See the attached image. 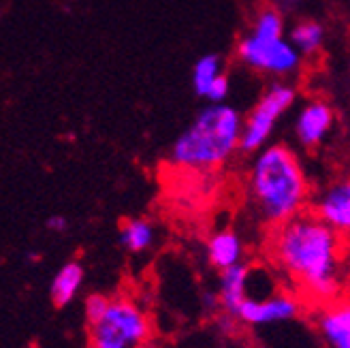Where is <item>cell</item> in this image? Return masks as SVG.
Returning <instances> with one entry per match:
<instances>
[{
    "label": "cell",
    "mask_w": 350,
    "mask_h": 348,
    "mask_svg": "<svg viewBox=\"0 0 350 348\" xmlns=\"http://www.w3.org/2000/svg\"><path fill=\"white\" fill-rule=\"evenodd\" d=\"M241 113L226 103H209L171 146L175 169L209 173L226 165L239 152Z\"/></svg>",
    "instance_id": "obj_3"
},
{
    "label": "cell",
    "mask_w": 350,
    "mask_h": 348,
    "mask_svg": "<svg viewBox=\"0 0 350 348\" xmlns=\"http://www.w3.org/2000/svg\"><path fill=\"white\" fill-rule=\"evenodd\" d=\"M237 58L252 71L271 77H288L299 71L301 54L286 37L282 11L265 7L256 13L250 30L237 43Z\"/></svg>",
    "instance_id": "obj_4"
},
{
    "label": "cell",
    "mask_w": 350,
    "mask_h": 348,
    "mask_svg": "<svg viewBox=\"0 0 350 348\" xmlns=\"http://www.w3.org/2000/svg\"><path fill=\"white\" fill-rule=\"evenodd\" d=\"M317 329L327 348H350V299L317 308Z\"/></svg>",
    "instance_id": "obj_10"
},
{
    "label": "cell",
    "mask_w": 350,
    "mask_h": 348,
    "mask_svg": "<svg viewBox=\"0 0 350 348\" xmlns=\"http://www.w3.org/2000/svg\"><path fill=\"white\" fill-rule=\"evenodd\" d=\"M344 239L310 210L269 229L267 256L310 306H325L340 299Z\"/></svg>",
    "instance_id": "obj_1"
},
{
    "label": "cell",
    "mask_w": 350,
    "mask_h": 348,
    "mask_svg": "<svg viewBox=\"0 0 350 348\" xmlns=\"http://www.w3.org/2000/svg\"><path fill=\"white\" fill-rule=\"evenodd\" d=\"M310 212L317 214L344 241H350V176L323 188L310 201Z\"/></svg>",
    "instance_id": "obj_8"
},
{
    "label": "cell",
    "mask_w": 350,
    "mask_h": 348,
    "mask_svg": "<svg viewBox=\"0 0 350 348\" xmlns=\"http://www.w3.org/2000/svg\"><path fill=\"white\" fill-rule=\"evenodd\" d=\"M226 75L224 64L218 54H205L201 56L195 64H192V90L197 96L207 98V94L212 92V88L218 83V79Z\"/></svg>",
    "instance_id": "obj_16"
},
{
    "label": "cell",
    "mask_w": 350,
    "mask_h": 348,
    "mask_svg": "<svg viewBox=\"0 0 350 348\" xmlns=\"http://www.w3.org/2000/svg\"><path fill=\"white\" fill-rule=\"evenodd\" d=\"M250 263H239L220 271V284H218V302L220 312L235 317L237 308L248 299V282H250Z\"/></svg>",
    "instance_id": "obj_11"
},
{
    "label": "cell",
    "mask_w": 350,
    "mask_h": 348,
    "mask_svg": "<svg viewBox=\"0 0 350 348\" xmlns=\"http://www.w3.org/2000/svg\"><path fill=\"white\" fill-rule=\"evenodd\" d=\"M45 227L54 233H64L68 229V220L64 216H51V218H47Z\"/></svg>",
    "instance_id": "obj_18"
},
{
    "label": "cell",
    "mask_w": 350,
    "mask_h": 348,
    "mask_svg": "<svg viewBox=\"0 0 350 348\" xmlns=\"http://www.w3.org/2000/svg\"><path fill=\"white\" fill-rule=\"evenodd\" d=\"M325 26L319 20H299L291 26L286 37L291 45L304 56H317L325 45Z\"/></svg>",
    "instance_id": "obj_14"
},
{
    "label": "cell",
    "mask_w": 350,
    "mask_h": 348,
    "mask_svg": "<svg viewBox=\"0 0 350 348\" xmlns=\"http://www.w3.org/2000/svg\"><path fill=\"white\" fill-rule=\"evenodd\" d=\"M0 20H3V11H0Z\"/></svg>",
    "instance_id": "obj_20"
},
{
    "label": "cell",
    "mask_w": 350,
    "mask_h": 348,
    "mask_svg": "<svg viewBox=\"0 0 350 348\" xmlns=\"http://www.w3.org/2000/svg\"><path fill=\"white\" fill-rule=\"evenodd\" d=\"M205 252L212 267H216L218 271H224V269L243 263L246 246H243L241 237L233 229H220L209 235L205 243Z\"/></svg>",
    "instance_id": "obj_12"
},
{
    "label": "cell",
    "mask_w": 350,
    "mask_h": 348,
    "mask_svg": "<svg viewBox=\"0 0 350 348\" xmlns=\"http://www.w3.org/2000/svg\"><path fill=\"white\" fill-rule=\"evenodd\" d=\"M83 278L85 271L79 260H68V263L62 265V269L54 276L49 286V297L56 308H64L77 297L83 286Z\"/></svg>",
    "instance_id": "obj_13"
},
{
    "label": "cell",
    "mask_w": 350,
    "mask_h": 348,
    "mask_svg": "<svg viewBox=\"0 0 350 348\" xmlns=\"http://www.w3.org/2000/svg\"><path fill=\"white\" fill-rule=\"evenodd\" d=\"M120 246L133 254L146 252L154 246L156 227L146 218H126L120 224Z\"/></svg>",
    "instance_id": "obj_15"
},
{
    "label": "cell",
    "mask_w": 350,
    "mask_h": 348,
    "mask_svg": "<svg viewBox=\"0 0 350 348\" xmlns=\"http://www.w3.org/2000/svg\"><path fill=\"white\" fill-rule=\"evenodd\" d=\"M246 186L252 212L269 229L310 210L308 173L295 150L284 144H269L254 154Z\"/></svg>",
    "instance_id": "obj_2"
},
{
    "label": "cell",
    "mask_w": 350,
    "mask_h": 348,
    "mask_svg": "<svg viewBox=\"0 0 350 348\" xmlns=\"http://www.w3.org/2000/svg\"><path fill=\"white\" fill-rule=\"evenodd\" d=\"M142 348H165L163 344H159V342H154V340H150L148 344H144Z\"/></svg>",
    "instance_id": "obj_19"
},
{
    "label": "cell",
    "mask_w": 350,
    "mask_h": 348,
    "mask_svg": "<svg viewBox=\"0 0 350 348\" xmlns=\"http://www.w3.org/2000/svg\"><path fill=\"white\" fill-rule=\"evenodd\" d=\"M154 325L146 308L129 295H113L109 306L92 325H88L90 348H142L152 340Z\"/></svg>",
    "instance_id": "obj_5"
},
{
    "label": "cell",
    "mask_w": 350,
    "mask_h": 348,
    "mask_svg": "<svg viewBox=\"0 0 350 348\" xmlns=\"http://www.w3.org/2000/svg\"><path fill=\"white\" fill-rule=\"evenodd\" d=\"M109 306V295H103V293H92L88 295V299L83 304V312H85V323L92 325L96 319L103 317V312L107 310Z\"/></svg>",
    "instance_id": "obj_17"
},
{
    "label": "cell",
    "mask_w": 350,
    "mask_h": 348,
    "mask_svg": "<svg viewBox=\"0 0 350 348\" xmlns=\"http://www.w3.org/2000/svg\"><path fill=\"white\" fill-rule=\"evenodd\" d=\"M336 124V111L323 98H312L306 105L297 111L295 116V139L299 142V146L314 150L321 144H325V139L331 135Z\"/></svg>",
    "instance_id": "obj_9"
},
{
    "label": "cell",
    "mask_w": 350,
    "mask_h": 348,
    "mask_svg": "<svg viewBox=\"0 0 350 348\" xmlns=\"http://www.w3.org/2000/svg\"><path fill=\"white\" fill-rule=\"evenodd\" d=\"M304 302L299 295L293 291H275L267 297L260 299H246L235 312L239 325L246 327H267L295 321L301 314Z\"/></svg>",
    "instance_id": "obj_7"
},
{
    "label": "cell",
    "mask_w": 350,
    "mask_h": 348,
    "mask_svg": "<svg viewBox=\"0 0 350 348\" xmlns=\"http://www.w3.org/2000/svg\"><path fill=\"white\" fill-rule=\"evenodd\" d=\"M297 101V90L286 81H275L258 96L254 107L241 122V139L239 152L256 154L265 146H269V139L291 107Z\"/></svg>",
    "instance_id": "obj_6"
}]
</instances>
